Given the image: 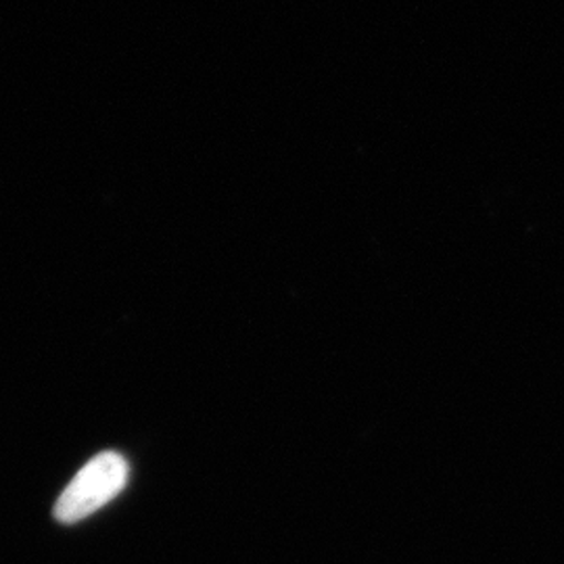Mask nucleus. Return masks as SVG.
I'll return each instance as SVG.
<instances>
[{"instance_id": "1", "label": "nucleus", "mask_w": 564, "mask_h": 564, "mask_svg": "<svg viewBox=\"0 0 564 564\" xmlns=\"http://www.w3.org/2000/svg\"><path fill=\"white\" fill-rule=\"evenodd\" d=\"M130 466L118 452H102L82 466L76 477L63 489L55 505V519L63 524L82 519L116 500L128 485Z\"/></svg>"}]
</instances>
